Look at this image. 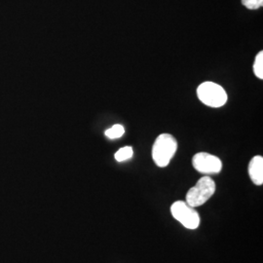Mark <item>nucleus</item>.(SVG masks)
<instances>
[{
    "label": "nucleus",
    "mask_w": 263,
    "mask_h": 263,
    "mask_svg": "<svg viewBox=\"0 0 263 263\" xmlns=\"http://www.w3.org/2000/svg\"><path fill=\"white\" fill-rule=\"evenodd\" d=\"M216 191V183L210 177L199 179L195 186L190 188L186 194V203L190 207L197 208L205 204Z\"/></svg>",
    "instance_id": "nucleus-3"
},
{
    "label": "nucleus",
    "mask_w": 263,
    "mask_h": 263,
    "mask_svg": "<svg viewBox=\"0 0 263 263\" xmlns=\"http://www.w3.org/2000/svg\"><path fill=\"white\" fill-rule=\"evenodd\" d=\"M197 96L199 100L210 107H221L227 102L226 90L212 81H206L198 87Z\"/></svg>",
    "instance_id": "nucleus-2"
},
{
    "label": "nucleus",
    "mask_w": 263,
    "mask_h": 263,
    "mask_svg": "<svg viewBox=\"0 0 263 263\" xmlns=\"http://www.w3.org/2000/svg\"><path fill=\"white\" fill-rule=\"evenodd\" d=\"M133 154H134V151L131 146H124L115 153L114 157L118 162H124L126 160L131 159Z\"/></svg>",
    "instance_id": "nucleus-8"
},
{
    "label": "nucleus",
    "mask_w": 263,
    "mask_h": 263,
    "mask_svg": "<svg viewBox=\"0 0 263 263\" xmlns=\"http://www.w3.org/2000/svg\"><path fill=\"white\" fill-rule=\"evenodd\" d=\"M242 3L248 9L256 10L262 7L263 0H242Z\"/></svg>",
    "instance_id": "nucleus-10"
},
{
    "label": "nucleus",
    "mask_w": 263,
    "mask_h": 263,
    "mask_svg": "<svg viewBox=\"0 0 263 263\" xmlns=\"http://www.w3.org/2000/svg\"><path fill=\"white\" fill-rule=\"evenodd\" d=\"M254 72L259 79H263V52L260 51L254 60Z\"/></svg>",
    "instance_id": "nucleus-9"
},
{
    "label": "nucleus",
    "mask_w": 263,
    "mask_h": 263,
    "mask_svg": "<svg viewBox=\"0 0 263 263\" xmlns=\"http://www.w3.org/2000/svg\"><path fill=\"white\" fill-rule=\"evenodd\" d=\"M104 134L108 139L115 140V139H119V138L122 137L123 135L125 134V129H124L122 125L115 124V125H113L111 128L107 129Z\"/></svg>",
    "instance_id": "nucleus-7"
},
{
    "label": "nucleus",
    "mask_w": 263,
    "mask_h": 263,
    "mask_svg": "<svg viewBox=\"0 0 263 263\" xmlns=\"http://www.w3.org/2000/svg\"><path fill=\"white\" fill-rule=\"evenodd\" d=\"M194 169L204 175L218 174L222 169V162L218 157L207 152H200L192 159Z\"/></svg>",
    "instance_id": "nucleus-5"
},
{
    "label": "nucleus",
    "mask_w": 263,
    "mask_h": 263,
    "mask_svg": "<svg viewBox=\"0 0 263 263\" xmlns=\"http://www.w3.org/2000/svg\"><path fill=\"white\" fill-rule=\"evenodd\" d=\"M249 175L255 185H262L263 158L262 156H254L249 164Z\"/></svg>",
    "instance_id": "nucleus-6"
},
{
    "label": "nucleus",
    "mask_w": 263,
    "mask_h": 263,
    "mask_svg": "<svg viewBox=\"0 0 263 263\" xmlns=\"http://www.w3.org/2000/svg\"><path fill=\"white\" fill-rule=\"evenodd\" d=\"M171 213L182 226L187 229H196L200 224V216L194 208L185 201H177L171 206Z\"/></svg>",
    "instance_id": "nucleus-4"
},
{
    "label": "nucleus",
    "mask_w": 263,
    "mask_h": 263,
    "mask_svg": "<svg viewBox=\"0 0 263 263\" xmlns=\"http://www.w3.org/2000/svg\"><path fill=\"white\" fill-rule=\"evenodd\" d=\"M178 148L177 140L170 134H162L157 137L152 147V158L160 168L169 165Z\"/></svg>",
    "instance_id": "nucleus-1"
}]
</instances>
